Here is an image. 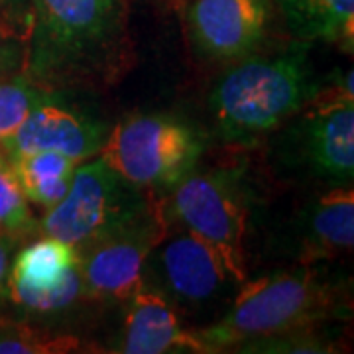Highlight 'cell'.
<instances>
[{
	"mask_svg": "<svg viewBox=\"0 0 354 354\" xmlns=\"http://www.w3.org/2000/svg\"><path fill=\"white\" fill-rule=\"evenodd\" d=\"M28 75L71 83L113 67L122 34L120 0H30Z\"/></svg>",
	"mask_w": 354,
	"mask_h": 354,
	"instance_id": "cell-1",
	"label": "cell"
},
{
	"mask_svg": "<svg viewBox=\"0 0 354 354\" xmlns=\"http://www.w3.org/2000/svg\"><path fill=\"white\" fill-rule=\"evenodd\" d=\"M339 290L313 270L276 272L239 286L223 319L195 333L209 353L317 325L341 309Z\"/></svg>",
	"mask_w": 354,
	"mask_h": 354,
	"instance_id": "cell-2",
	"label": "cell"
},
{
	"mask_svg": "<svg viewBox=\"0 0 354 354\" xmlns=\"http://www.w3.org/2000/svg\"><path fill=\"white\" fill-rule=\"evenodd\" d=\"M313 91L304 48L248 57L232 67L211 95L216 130L232 142L258 138L304 109Z\"/></svg>",
	"mask_w": 354,
	"mask_h": 354,
	"instance_id": "cell-3",
	"label": "cell"
},
{
	"mask_svg": "<svg viewBox=\"0 0 354 354\" xmlns=\"http://www.w3.org/2000/svg\"><path fill=\"white\" fill-rule=\"evenodd\" d=\"M203 153L197 130L174 114H130L109 130L99 158L136 189H165Z\"/></svg>",
	"mask_w": 354,
	"mask_h": 354,
	"instance_id": "cell-4",
	"label": "cell"
},
{
	"mask_svg": "<svg viewBox=\"0 0 354 354\" xmlns=\"http://www.w3.org/2000/svg\"><path fill=\"white\" fill-rule=\"evenodd\" d=\"M171 189V197L162 205L165 218L205 242L234 283L242 286L248 279L244 250L248 205L236 176L191 169Z\"/></svg>",
	"mask_w": 354,
	"mask_h": 354,
	"instance_id": "cell-5",
	"label": "cell"
},
{
	"mask_svg": "<svg viewBox=\"0 0 354 354\" xmlns=\"http://www.w3.org/2000/svg\"><path fill=\"white\" fill-rule=\"evenodd\" d=\"M169 232L164 207L144 203L134 213L77 246L83 293L104 301H127L140 283L152 250Z\"/></svg>",
	"mask_w": 354,
	"mask_h": 354,
	"instance_id": "cell-6",
	"label": "cell"
},
{
	"mask_svg": "<svg viewBox=\"0 0 354 354\" xmlns=\"http://www.w3.org/2000/svg\"><path fill=\"white\" fill-rule=\"evenodd\" d=\"M144 203L142 189L116 176L101 158L87 160L77 165L64 197L46 209L41 232L77 248L134 213Z\"/></svg>",
	"mask_w": 354,
	"mask_h": 354,
	"instance_id": "cell-7",
	"label": "cell"
},
{
	"mask_svg": "<svg viewBox=\"0 0 354 354\" xmlns=\"http://www.w3.org/2000/svg\"><path fill=\"white\" fill-rule=\"evenodd\" d=\"M146 270L156 279L150 286L162 291L171 304L185 307L211 304L234 283L216 254L187 230L167 232L150 254Z\"/></svg>",
	"mask_w": 354,
	"mask_h": 354,
	"instance_id": "cell-8",
	"label": "cell"
},
{
	"mask_svg": "<svg viewBox=\"0 0 354 354\" xmlns=\"http://www.w3.org/2000/svg\"><path fill=\"white\" fill-rule=\"evenodd\" d=\"M8 297L36 313H55L83 293L73 246L44 236L16 254L8 272Z\"/></svg>",
	"mask_w": 354,
	"mask_h": 354,
	"instance_id": "cell-9",
	"label": "cell"
},
{
	"mask_svg": "<svg viewBox=\"0 0 354 354\" xmlns=\"http://www.w3.org/2000/svg\"><path fill=\"white\" fill-rule=\"evenodd\" d=\"M106 134L102 122L46 93L24 124L0 144V150L8 160L32 152H57L81 164L99 156Z\"/></svg>",
	"mask_w": 354,
	"mask_h": 354,
	"instance_id": "cell-10",
	"label": "cell"
},
{
	"mask_svg": "<svg viewBox=\"0 0 354 354\" xmlns=\"http://www.w3.org/2000/svg\"><path fill=\"white\" fill-rule=\"evenodd\" d=\"M185 18L197 48L213 59L250 55L266 36V0H189Z\"/></svg>",
	"mask_w": 354,
	"mask_h": 354,
	"instance_id": "cell-11",
	"label": "cell"
},
{
	"mask_svg": "<svg viewBox=\"0 0 354 354\" xmlns=\"http://www.w3.org/2000/svg\"><path fill=\"white\" fill-rule=\"evenodd\" d=\"M116 353H209L197 335L183 329L174 304L160 290L142 281L127 299L124 325Z\"/></svg>",
	"mask_w": 354,
	"mask_h": 354,
	"instance_id": "cell-12",
	"label": "cell"
},
{
	"mask_svg": "<svg viewBox=\"0 0 354 354\" xmlns=\"http://www.w3.org/2000/svg\"><path fill=\"white\" fill-rule=\"evenodd\" d=\"M304 162L319 177L346 185L354 176V102L313 106L299 128Z\"/></svg>",
	"mask_w": 354,
	"mask_h": 354,
	"instance_id": "cell-13",
	"label": "cell"
},
{
	"mask_svg": "<svg viewBox=\"0 0 354 354\" xmlns=\"http://www.w3.org/2000/svg\"><path fill=\"white\" fill-rule=\"evenodd\" d=\"M305 262L351 252L354 244V193L339 187L319 195L301 218Z\"/></svg>",
	"mask_w": 354,
	"mask_h": 354,
	"instance_id": "cell-14",
	"label": "cell"
},
{
	"mask_svg": "<svg viewBox=\"0 0 354 354\" xmlns=\"http://www.w3.org/2000/svg\"><path fill=\"white\" fill-rule=\"evenodd\" d=\"M278 4L299 38L348 41L353 48L354 0H278Z\"/></svg>",
	"mask_w": 354,
	"mask_h": 354,
	"instance_id": "cell-15",
	"label": "cell"
},
{
	"mask_svg": "<svg viewBox=\"0 0 354 354\" xmlns=\"http://www.w3.org/2000/svg\"><path fill=\"white\" fill-rule=\"evenodd\" d=\"M26 199L50 209L64 197L79 162L57 152H32L10 160Z\"/></svg>",
	"mask_w": 354,
	"mask_h": 354,
	"instance_id": "cell-16",
	"label": "cell"
},
{
	"mask_svg": "<svg viewBox=\"0 0 354 354\" xmlns=\"http://www.w3.org/2000/svg\"><path fill=\"white\" fill-rule=\"evenodd\" d=\"M0 228L14 236L16 241L36 230V221L30 211V201L26 199L12 162L2 150H0Z\"/></svg>",
	"mask_w": 354,
	"mask_h": 354,
	"instance_id": "cell-17",
	"label": "cell"
},
{
	"mask_svg": "<svg viewBox=\"0 0 354 354\" xmlns=\"http://www.w3.org/2000/svg\"><path fill=\"white\" fill-rule=\"evenodd\" d=\"M46 97V91L30 77L0 79V144L24 124L28 114Z\"/></svg>",
	"mask_w": 354,
	"mask_h": 354,
	"instance_id": "cell-18",
	"label": "cell"
},
{
	"mask_svg": "<svg viewBox=\"0 0 354 354\" xmlns=\"http://www.w3.org/2000/svg\"><path fill=\"white\" fill-rule=\"evenodd\" d=\"M79 348L81 341L71 335H51L0 323V354H67Z\"/></svg>",
	"mask_w": 354,
	"mask_h": 354,
	"instance_id": "cell-19",
	"label": "cell"
},
{
	"mask_svg": "<svg viewBox=\"0 0 354 354\" xmlns=\"http://www.w3.org/2000/svg\"><path fill=\"white\" fill-rule=\"evenodd\" d=\"M315 325L242 342L241 353H333V342L311 333Z\"/></svg>",
	"mask_w": 354,
	"mask_h": 354,
	"instance_id": "cell-20",
	"label": "cell"
},
{
	"mask_svg": "<svg viewBox=\"0 0 354 354\" xmlns=\"http://www.w3.org/2000/svg\"><path fill=\"white\" fill-rule=\"evenodd\" d=\"M16 239L0 228V305L8 299V272H10V252Z\"/></svg>",
	"mask_w": 354,
	"mask_h": 354,
	"instance_id": "cell-21",
	"label": "cell"
},
{
	"mask_svg": "<svg viewBox=\"0 0 354 354\" xmlns=\"http://www.w3.org/2000/svg\"><path fill=\"white\" fill-rule=\"evenodd\" d=\"M6 46H8V41H6V30L0 26V65H2L4 55H6Z\"/></svg>",
	"mask_w": 354,
	"mask_h": 354,
	"instance_id": "cell-22",
	"label": "cell"
},
{
	"mask_svg": "<svg viewBox=\"0 0 354 354\" xmlns=\"http://www.w3.org/2000/svg\"><path fill=\"white\" fill-rule=\"evenodd\" d=\"M26 0H0V6H14V4H22Z\"/></svg>",
	"mask_w": 354,
	"mask_h": 354,
	"instance_id": "cell-23",
	"label": "cell"
}]
</instances>
